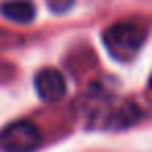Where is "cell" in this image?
<instances>
[{"mask_svg": "<svg viewBox=\"0 0 152 152\" xmlns=\"http://www.w3.org/2000/svg\"><path fill=\"white\" fill-rule=\"evenodd\" d=\"M104 48L117 61H131L146 42V29L133 21H119L104 29L102 34Z\"/></svg>", "mask_w": 152, "mask_h": 152, "instance_id": "6da1fadb", "label": "cell"}, {"mask_svg": "<svg viewBox=\"0 0 152 152\" xmlns=\"http://www.w3.org/2000/svg\"><path fill=\"white\" fill-rule=\"evenodd\" d=\"M42 144V133L31 121H15L0 131L2 152H34Z\"/></svg>", "mask_w": 152, "mask_h": 152, "instance_id": "7a4b0ae2", "label": "cell"}, {"mask_svg": "<svg viewBox=\"0 0 152 152\" xmlns=\"http://www.w3.org/2000/svg\"><path fill=\"white\" fill-rule=\"evenodd\" d=\"M140 117H142L140 108L133 102L123 100V102L102 104L98 108V113L94 115V121H98V125L104 129H125V127L137 123Z\"/></svg>", "mask_w": 152, "mask_h": 152, "instance_id": "3957f363", "label": "cell"}, {"mask_svg": "<svg viewBox=\"0 0 152 152\" xmlns=\"http://www.w3.org/2000/svg\"><path fill=\"white\" fill-rule=\"evenodd\" d=\"M34 86H36L38 96L44 102H58L67 94V79H65V75L58 69H52V67L42 69L36 75Z\"/></svg>", "mask_w": 152, "mask_h": 152, "instance_id": "277c9868", "label": "cell"}, {"mask_svg": "<svg viewBox=\"0 0 152 152\" xmlns=\"http://www.w3.org/2000/svg\"><path fill=\"white\" fill-rule=\"evenodd\" d=\"M0 15L13 23L27 25L36 19V7L29 0H7L0 4Z\"/></svg>", "mask_w": 152, "mask_h": 152, "instance_id": "5b68a950", "label": "cell"}, {"mask_svg": "<svg viewBox=\"0 0 152 152\" xmlns=\"http://www.w3.org/2000/svg\"><path fill=\"white\" fill-rule=\"evenodd\" d=\"M46 4H48V9H50L52 13L63 15V13H67V11L75 4V0H46Z\"/></svg>", "mask_w": 152, "mask_h": 152, "instance_id": "8992f818", "label": "cell"}, {"mask_svg": "<svg viewBox=\"0 0 152 152\" xmlns=\"http://www.w3.org/2000/svg\"><path fill=\"white\" fill-rule=\"evenodd\" d=\"M148 86H150V90H152V75H150V81H148Z\"/></svg>", "mask_w": 152, "mask_h": 152, "instance_id": "52a82bcc", "label": "cell"}]
</instances>
